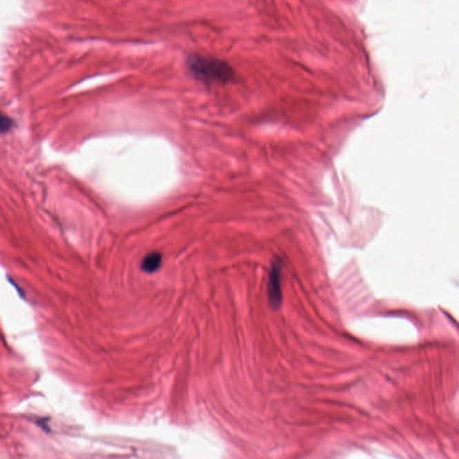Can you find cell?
<instances>
[{
    "label": "cell",
    "instance_id": "cell-2",
    "mask_svg": "<svg viewBox=\"0 0 459 459\" xmlns=\"http://www.w3.org/2000/svg\"><path fill=\"white\" fill-rule=\"evenodd\" d=\"M281 272L282 262L279 257H275L270 266L268 295V302L271 308L277 310L282 304V287H281Z\"/></svg>",
    "mask_w": 459,
    "mask_h": 459
},
{
    "label": "cell",
    "instance_id": "cell-1",
    "mask_svg": "<svg viewBox=\"0 0 459 459\" xmlns=\"http://www.w3.org/2000/svg\"><path fill=\"white\" fill-rule=\"evenodd\" d=\"M191 76L206 86H224L233 82L235 71L232 65L217 57L191 54L186 59Z\"/></svg>",
    "mask_w": 459,
    "mask_h": 459
},
{
    "label": "cell",
    "instance_id": "cell-4",
    "mask_svg": "<svg viewBox=\"0 0 459 459\" xmlns=\"http://www.w3.org/2000/svg\"><path fill=\"white\" fill-rule=\"evenodd\" d=\"M13 126V121L5 114L0 113V133H6Z\"/></svg>",
    "mask_w": 459,
    "mask_h": 459
},
{
    "label": "cell",
    "instance_id": "cell-3",
    "mask_svg": "<svg viewBox=\"0 0 459 459\" xmlns=\"http://www.w3.org/2000/svg\"><path fill=\"white\" fill-rule=\"evenodd\" d=\"M163 263V256L159 252H151L146 255L142 263H141V268H142L144 272L148 273V274H152L157 271Z\"/></svg>",
    "mask_w": 459,
    "mask_h": 459
}]
</instances>
